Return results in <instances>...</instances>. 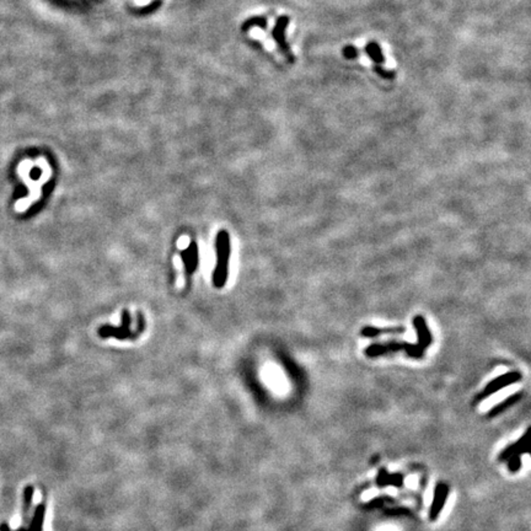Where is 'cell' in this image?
<instances>
[{
	"label": "cell",
	"instance_id": "1",
	"mask_svg": "<svg viewBox=\"0 0 531 531\" xmlns=\"http://www.w3.org/2000/svg\"><path fill=\"white\" fill-rule=\"evenodd\" d=\"M230 260V237L227 231L221 230L216 236V266L213 282L214 286L221 288L228 281Z\"/></svg>",
	"mask_w": 531,
	"mask_h": 531
},
{
	"label": "cell",
	"instance_id": "2",
	"mask_svg": "<svg viewBox=\"0 0 531 531\" xmlns=\"http://www.w3.org/2000/svg\"><path fill=\"white\" fill-rule=\"evenodd\" d=\"M399 351H405L408 357L414 359H421L424 357L423 351L418 348L417 345L405 342V341H387L384 343H373L366 348V354L370 358L380 357V355L388 354V353H396Z\"/></svg>",
	"mask_w": 531,
	"mask_h": 531
},
{
	"label": "cell",
	"instance_id": "3",
	"mask_svg": "<svg viewBox=\"0 0 531 531\" xmlns=\"http://www.w3.org/2000/svg\"><path fill=\"white\" fill-rule=\"evenodd\" d=\"M289 22H290L289 16L278 17V20L274 23V27H273V30H272V36H273V40H274V42L277 43L278 49L281 50L282 54H283L284 57L288 59L289 63H294L295 57H294V54L292 53V50H290L289 43L287 42V35H286Z\"/></svg>",
	"mask_w": 531,
	"mask_h": 531
},
{
	"label": "cell",
	"instance_id": "4",
	"mask_svg": "<svg viewBox=\"0 0 531 531\" xmlns=\"http://www.w3.org/2000/svg\"><path fill=\"white\" fill-rule=\"evenodd\" d=\"M521 378H523V376H521V373H519V372H509V373L504 374V375L498 376V378H495L494 380L488 382L487 386L485 387V390L477 395L474 402H479V401H481V400L487 399L488 396L493 395V394L497 393V391L502 390V388L509 386V385L520 381Z\"/></svg>",
	"mask_w": 531,
	"mask_h": 531
},
{
	"label": "cell",
	"instance_id": "5",
	"mask_svg": "<svg viewBox=\"0 0 531 531\" xmlns=\"http://www.w3.org/2000/svg\"><path fill=\"white\" fill-rule=\"evenodd\" d=\"M412 322H413L414 328H416V331H417L418 348H420L421 351L426 352V349L431 346V343L433 341L432 333H431V331H429L428 326H427L426 320H424L423 316L417 315L413 320H412Z\"/></svg>",
	"mask_w": 531,
	"mask_h": 531
},
{
	"label": "cell",
	"instance_id": "6",
	"mask_svg": "<svg viewBox=\"0 0 531 531\" xmlns=\"http://www.w3.org/2000/svg\"><path fill=\"white\" fill-rule=\"evenodd\" d=\"M529 435H530V429H526V432L524 433V435L521 437L515 444L509 445L508 448L503 450L499 455L500 461H507L512 456L517 455H523V454L529 453Z\"/></svg>",
	"mask_w": 531,
	"mask_h": 531
},
{
	"label": "cell",
	"instance_id": "7",
	"mask_svg": "<svg viewBox=\"0 0 531 531\" xmlns=\"http://www.w3.org/2000/svg\"><path fill=\"white\" fill-rule=\"evenodd\" d=\"M448 494H449V487L445 483H439L435 487L434 498H433L431 513H429V518H431L432 521L437 520L438 515L440 514L441 509H443L445 502H446Z\"/></svg>",
	"mask_w": 531,
	"mask_h": 531
},
{
	"label": "cell",
	"instance_id": "8",
	"mask_svg": "<svg viewBox=\"0 0 531 531\" xmlns=\"http://www.w3.org/2000/svg\"><path fill=\"white\" fill-rule=\"evenodd\" d=\"M123 327L121 328H115V327H109V326H105V327H102L100 330V334L102 337H111V336H115L117 338H121V340H123V338H129L132 337L130 334V331H129V327L127 325H129V316L128 314L124 313L123 315Z\"/></svg>",
	"mask_w": 531,
	"mask_h": 531
},
{
	"label": "cell",
	"instance_id": "9",
	"mask_svg": "<svg viewBox=\"0 0 531 531\" xmlns=\"http://www.w3.org/2000/svg\"><path fill=\"white\" fill-rule=\"evenodd\" d=\"M406 331V327L403 326H397V327H386V328H378L373 326H366L360 330L361 337L374 338L379 337L381 334H401Z\"/></svg>",
	"mask_w": 531,
	"mask_h": 531
},
{
	"label": "cell",
	"instance_id": "10",
	"mask_svg": "<svg viewBox=\"0 0 531 531\" xmlns=\"http://www.w3.org/2000/svg\"><path fill=\"white\" fill-rule=\"evenodd\" d=\"M521 397H523V393H517V394H514V395L509 396L508 399H506L503 402L498 403V405L495 406V407L492 408L491 411H489L488 417H494V416H497V414L502 413V412L506 411L507 408L512 407V406L514 405V403L517 402L518 400H520Z\"/></svg>",
	"mask_w": 531,
	"mask_h": 531
},
{
	"label": "cell",
	"instance_id": "11",
	"mask_svg": "<svg viewBox=\"0 0 531 531\" xmlns=\"http://www.w3.org/2000/svg\"><path fill=\"white\" fill-rule=\"evenodd\" d=\"M364 49H366V53L375 64L380 65L385 63V55L384 53H382L381 47L379 46V43L369 42Z\"/></svg>",
	"mask_w": 531,
	"mask_h": 531
},
{
	"label": "cell",
	"instance_id": "12",
	"mask_svg": "<svg viewBox=\"0 0 531 531\" xmlns=\"http://www.w3.org/2000/svg\"><path fill=\"white\" fill-rule=\"evenodd\" d=\"M255 26H257V27H261V29H266L267 27L266 17L257 16V17H251V19L246 20V22L242 25V30H244V31H248V30L255 27Z\"/></svg>",
	"mask_w": 531,
	"mask_h": 531
},
{
	"label": "cell",
	"instance_id": "13",
	"mask_svg": "<svg viewBox=\"0 0 531 531\" xmlns=\"http://www.w3.org/2000/svg\"><path fill=\"white\" fill-rule=\"evenodd\" d=\"M32 497H34V488L31 487V486H29V487H26L25 489V493H23V519H27V514L30 512V509H31V504H32Z\"/></svg>",
	"mask_w": 531,
	"mask_h": 531
},
{
	"label": "cell",
	"instance_id": "14",
	"mask_svg": "<svg viewBox=\"0 0 531 531\" xmlns=\"http://www.w3.org/2000/svg\"><path fill=\"white\" fill-rule=\"evenodd\" d=\"M374 70H375V73L378 74L379 76H381V78H384V79L393 80V79L396 78V73L394 72V70L385 69V68H382L381 65H379V64H375V67H374Z\"/></svg>",
	"mask_w": 531,
	"mask_h": 531
},
{
	"label": "cell",
	"instance_id": "15",
	"mask_svg": "<svg viewBox=\"0 0 531 531\" xmlns=\"http://www.w3.org/2000/svg\"><path fill=\"white\" fill-rule=\"evenodd\" d=\"M342 54H343V57H346L347 59L358 58L359 57V49L357 48V47H354V46H346L345 48L342 49Z\"/></svg>",
	"mask_w": 531,
	"mask_h": 531
},
{
	"label": "cell",
	"instance_id": "16",
	"mask_svg": "<svg viewBox=\"0 0 531 531\" xmlns=\"http://www.w3.org/2000/svg\"><path fill=\"white\" fill-rule=\"evenodd\" d=\"M507 461H508V468L512 471V472H517L518 470H520L521 461H520V456L519 455L512 456V458H509Z\"/></svg>",
	"mask_w": 531,
	"mask_h": 531
}]
</instances>
